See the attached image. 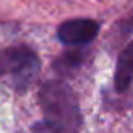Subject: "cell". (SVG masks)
Here are the masks:
<instances>
[{"label": "cell", "instance_id": "5b68a950", "mask_svg": "<svg viewBox=\"0 0 133 133\" xmlns=\"http://www.w3.org/2000/svg\"><path fill=\"white\" fill-rule=\"evenodd\" d=\"M83 62V54L79 51H71V52H66L62 54L57 61L54 62V69L61 74H68L69 71H74L81 66Z\"/></svg>", "mask_w": 133, "mask_h": 133}, {"label": "cell", "instance_id": "8992f818", "mask_svg": "<svg viewBox=\"0 0 133 133\" xmlns=\"http://www.w3.org/2000/svg\"><path fill=\"white\" fill-rule=\"evenodd\" d=\"M32 133H56V131L52 130L47 123H44V121H37V123L32 127Z\"/></svg>", "mask_w": 133, "mask_h": 133}, {"label": "cell", "instance_id": "6da1fadb", "mask_svg": "<svg viewBox=\"0 0 133 133\" xmlns=\"http://www.w3.org/2000/svg\"><path fill=\"white\" fill-rule=\"evenodd\" d=\"M39 104L47 123L56 133H76L83 125V115L72 88L64 81L52 79L39 88Z\"/></svg>", "mask_w": 133, "mask_h": 133}, {"label": "cell", "instance_id": "277c9868", "mask_svg": "<svg viewBox=\"0 0 133 133\" xmlns=\"http://www.w3.org/2000/svg\"><path fill=\"white\" fill-rule=\"evenodd\" d=\"M133 83V41L120 52L115 68V89L125 93Z\"/></svg>", "mask_w": 133, "mask_h": 133}, {"label": "cell", "instance_id": "7a4b0ae2", "mask_svg": "<svg viewBox=\"0 0 133 133\" xmlns=\"http://www.w3.org/2000/svg\"><path fill=\"white\" fill-rule=\"evenodd\" d=\"M41 69V61L37 54L27 45H12L0 49V76H10L14 88L24 93Z\"/></svg>", "mask_w": 133, "mask_h": 133}, {"label": "cell", "instance_id": "3957f363", "mask_svg": "<svg viewBox=\"0 0 133 133\" xmlns=\"http://www.w3.org/2000/svg\"><path fill=\"white\" fill-rule=\"evenodd\" d=\"M99 34V22L93 19H71L61 24L57 29V39L64 45L81 47L91 44Z\"/></svg>", "mask_w": 133, "mask_h": 133}]
</instances>
